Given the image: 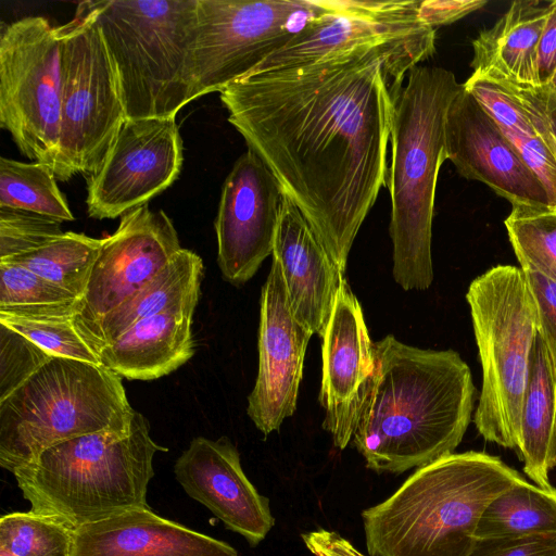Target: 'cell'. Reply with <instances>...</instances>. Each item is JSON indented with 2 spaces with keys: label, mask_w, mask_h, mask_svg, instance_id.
Wrapping results in <instances>:
<instances>
[{
  "label": "cell",
  "mask_w": 556,
  "mask_h": 556,
  "mask_svg": "<svg viewBox=\"0 0 556 556\" xmlns=\"http://www.w3.org/2000/svg\"><path fill=\"white\" fill-rule=\"evenodd\" d=\"M430 56L401 46H365L252 74L219 92L228 122L343 274L387 187L395 99L408 73Z\"/></svg>",
  "instance_id": "1"
},
{
  "label": "cell",
  "mask_w": 556,
  "mask_h": 556,
  "mask_svg": "<svg viewBox=\"0 0 556 556\" xmlns=\"http://www.w3.org/2000/svg\"><path fill=\"white\" fill-rule=\"evenodd\" d=\"M374 359L352 438L367 468L401 473L453 454L475 400L460 355L410 346L389 334L374 342Z\"/></svg>",
  "instance_id": "2"
},
{
  "label": "cell",
  "mask_w": 556,
  "mask_h": 556,
  "mask_svg": "<svg viewBox=\"0 0 556 556\" xmlns=\"http://www.w3.org/2000/svg\"><path fill=\"white\" fill-rule=\"evenodd\" d=\"M523 478L501 458L453 453L419 467L386 501L362 513L370 556H468L479 520Z\"/></svg>",
  "instance_id": "3"
},
{
  "label": "cell",
  "mask_w": 556,
  "mask_h": 556,
  "mask_svg": "<svg viewBox=\"0 0 556 556\" xmlns=\"http://www.w3.org/2000/svg\"><path fill=\"white\" fill-rule=\"evenodd\" d=\"M453 72L416 66L394 102L389 232L393 243V277L404 290H426L433 280L432 218L437 180L446 157L445 118L462 91Z\"/></svg>",
  "instance_id": "4"
},
{
  "label": "cell",
  "mask_w": 556,
  "mask_h": 556,
  "mask_svg": "<svg viewBox=\"0 0 556 556\" xmlns=\"http://www.w3.org/2000/svg\"><path fill=\"white\" fill-rule=\"evenodd\" d=\"M160 446L146 417L135 412L130 430L100 431L43 451L13 475L31 511L78 528L137 508L147 493Z\"/></svg>",
  "instance_id": "5"
},
{
  "label": "cell",
  "mask_w": 556,
  "mask_h": 556,
  "mask_svg": "<svg viewBox=\"0 0 556 556\" xmlns=\"http://www.w3.org/2000/svg\"><path fill=\"white\" fill-rule=\"evenodd\" d=\"M135 412L110 368L52 357L0 401V465L13 473L70 439L128 432Z\"/></svg>",
  "instance_id": "6"
},
{
  "label": "cell",
  "mask_w": 556,
  "mask_h": 556,
  "mask_svg": "<svg viewBox=\"0 0 556 556\" xmlns=\"http://www.w3.org/2000/svg\"><path fill=\"white\" fill-rule=\"evenodd\" d=\"M126 119L176 117L192 99L197 0L92 1Z\"/></svg>",
  "instance_id": "7"
},
{
  "label": "cell",
  "mask_w": 556,
  "mask_h": 556,
  "mask_svg": "<svg viewBox=\"0 0 556 556\" xmlns=\"http://www.w3.org/2000/svg\"><path fill=\"white\" fill-rule=\"evenodd\" d=\"M482 366L475 425L489 442L516 451L535 338L536 307L520 267L497 265L466 294Z\"/></svg>",
  "instance_id": "8"
},
{
  "label": "cell",
  "mask_w": 556,
  "mask_h": 556,
  "mask_svg": "<svg viewBox=\"0 0 556 556\" xmlns=\"http://www.w3.org/2000/svg\"><path fill=\"white\" fill-rule=\"evenodd\" d=\"M61 41L60 149L66 179L93 174L126 121L115 68L92 1L58 26Z\"/></svg>",
  "instance_id": "9"
},
{
  "label": "cell",
  "mask_w": 556,
  "mask_h": 556,
  "mask_svg": "<svg viewBox=\"0 0 556 556\" xmlns=\"http://www.w3.org/2000/svg\"><path fill=\"white\" fill-rule=\"evenodd\" d=\"M61 41L58 27L26 16L0 35V125L22 154L67 181L62 165Z\"/></svg>",
  "instance_id": "10"
},
{
  "label": "cell",
  "mask_w": 556,
  "mask_h": 556,
  "mask_svg": "<svg viewBox=\"0 0 556 556\" xmlns=\"http://www.w3.org/2000/svg\"><path fill=\"white\" fill-rule=\"evenodd\" d=\"M325 11L321 0H197L192 99L251 75Z\"/></svg>",
  "instance_id": "11"
},
{
  "label": "cell",
  "mask_w": 556,
  "mask_h": 556,
  "mask_svg": "<svg viewBox=\"0 0 556 556\" xmlns=\"http://www.w3.org/2000/svg\"><path fill=\"white\" fill-rule=\"evenodd\" d=\"M184 143L176 117L126 119L88 177L87 213L111 219L148 204L179 176Z\"/></svg>",
  "instance_id": "12"
},
{
  "label": "cell",
  "mask_w": 556,
  "mask_h": 556,
  "mask_svg": "<svg viewBox=\"0 0 556 556\" xmlns=\"http://www.w3.org/2000/svg\"><path fill=\"white\" fill-rule=\"evenodd\" d=\"M321 2L326 11L252 74L309 64L365 46H401L430 55L435 51V29L420 20V1Z\"/></svg>",
  "instance_id": "13"
},
{
  "label": "cell",
  "mask_w": 556,
  "mask_h": 556,
  "mask_svg": "<svg viewBox=\"0 0 556 556\" xmlns=\"http://www.w3.org/2000/svg\"><path fill=\"white\" fill-rule=\"evenodd\" d=\"M180 249L176 228L164 211L154 212L144 204L121 216L116 230L103 238L83 298V309L74 319L85 339Z\"/></svg>",
  "instance_id": "14"
},
{
  "label": "cell",
  "mask_w": 556,
  "mask_h": 556,
  "mask_svg": "<svg viewBox=\"0 0 556 556\" xmlns=\"http://www.w3.org/2000/svg\"><path fill=\"white\" fill-rule=\"evenodd\" d=\"M283 197L277 179L253 151L238 157L224 181L214 222L217 264L227 282L245 283L273 254Z\"/></svg>",
  "instance_id": "15"
},
{
  "label": "cell",
  "mask_w": 556,
  "mask_h": 556,
  "mask_svg": "<svg viewBox=\"0 0 556 556\" xmlns=\"http://www.w3.org/2000/svg\"><path fill=\"white\" fill-rule=\"evenodd\" d=\"M312 334L293 316L279 263L273 258L261 294L258 372L247 407L249 417L265 435L277 431L295 410Z\"/></svg>",
  "instance_id": "16"
},
{
  "label": "cell",
  "mask_w": 556,
  "mask_h": 556,
  "mask_svg": "<svg viewBox=\"0 0 556 556\" xmlns=\"http://www.w3.org/2000/svg\"><path fill=\"white\" fill-rule=\"evenodd\" d=\"M320 338L323 428L344 450L352 441L375 363L362 306L345 278Z\"/></svg>",
  "instance_id": "17"
},
{
  "label": "cell",
  "mask_w": 556,
  "mask_h": 556,
  "mask_svg": "<svg viewBox=\"0 0 556 556\" xmlns=\"http://www.w3.org/2000/svg\"><path fill=\"white\" fill-rule=\"evenodd\" d=\"M445 150L460 176L485 184L511 205L551 206L540 179L465 86L447 110Z\"/></svg>",
  "instance_id": "18"
},
{
  "label": "cell",
  "mask_w": 556,
  "mask_h": 556,
  "mask_svg": "<svg viewBox=\"0 0 556 556\" xmlns=\"http://www.w3.org/2000/svg\"><path fill=\"white\" fill-rule=\"evenodd\" d=\"M174 475L191 498L252 546L263 541L275 525L268 498L250 482L238 450L226 437L192 439L177 458Z\"/></svg>",
  "instance_id": "19"
},
{
  "label": "cell",
  "mask_w": 556,
  "mask_h": 556,
  "mask_svg": "<svg viewBox=\"0 0 556 556\" xmlns=\"http://www.w3.org/2000/svg\"><path fill=\"white\" fill-rule=\"evenodd\" d=\"M271 255L279 263L293 316L320 337L344 276L308 222L286 195L279 210Z\"/></svg>",
  "instance_id": "20"
},
{
  "label": "cell",
  "mask_w": 556,
  "mask_h": 556,
  "mask_svg": "<svg viewBox=\"0 0 556 556\" xmlns=\"http://www.w3.org/2000/svg\"><path fill=\"white\" fill-rule=\"evenodd\" d=\"M72 556H239L229 544L165 519L150 507L86 525Z\"/></svg>",
  "instance_id": "21"
},
{
  "label": "cell",
  "mask_w": 556,
  "mask_h": 556,
  "mask_svg": "<svg viewBox=\"0 0 556 556\" xmlns=\"http://www.w3.org/2000/svg\"><path fill=\"white\" fill-rule=\"evenodd\" d=\"M551 1H514L472 41L470 76L526 92L541 89L536 49Z\"/></svg>",
  "instance_id": "22"
},
{
  "label": "cell",
  "mask_w": 556,
  "mask_h": 556,
  "mask_svg": "<svg viewBox=\"0 0 556 556\" xmlns=\"http://www.w3.org/2000/svg\"><path fill=\"white\" fill-rule=\"evenodd\" d=\"M465 88L494 118L556 207V132L536 92L519 91L469 76Z\"/></svg>",
  "instance_id": "23"
},
{
  "label": "cell",
  "mask_w": 556,
  "mask_h": 556,
  "mask_svg": "<svg viewBox=\"0 0 556 556\" xmlns=\"http://www.w3.org/2000/svg\"><path fill=\"white\" fill-rule=\"evenodd\" d=\"M193 313L173 309L135 323L98 350L100 363L128 380H154L175 371L195 352Z\"/></svg>",
  "instance_id": "24"
},
{
  "label": "cell",
  "mask_w": 556,
  "mask_h": 556,
  "mask_svg": "<svg viewBox=\"0 0 556 556\" xmlns=\"http://www.w3.org/2000/svg\"><path fill=\"white\" fill-rule=\"evenodd\" d=\"M202 274V258L181 248L152 279L101 319L88 343L98 353L143 318L173 309H195Z\"/></svg>",
  "instance_id": "25"
},
{
  "label": "cell",
  "mask_w": 556,
  "mask_h": 556,
  "mask_svg": "<svg viewBox=\"0 0 556 556\" xmlns=\"http://www.w3.org/2000/svg\"><path fill=\"white\" fill-rule=\"evenodd\" d=\"M518 457L525 473L553 491L549 471L556 467V370L538 332L519 424Z\"/></svg>",
  "instance_id": "26"
},
{
  "label": "cell",
  "mask_w": 556,
  "mask_h": 556,
  "mask_svg": "<svg viewBox=\"0 0 556 556\" xmlns=\"http://www.w3.org/2000/svg\"><path fill=\"white\" fill-rule=\"evenodd\" d=\"M546 533H556V489L547 491L523 479L489 504L479 520L476 538Z\"/></svg>",
  "instance_id": "27"
},
{
  "label": "cell",
  "mask_w": 556,
  "mask_h": 556,
  "mask_svg": "<svg viewBox=\"0 0 556 556\" xmlns=\"http://www.w3.org/2000/svg\"><path fill=\"white\" fill-rule=\"evenodd\" d=\"M102 241L66 231L29 253L0 262L21 265L83 299Z\"/></svg>",
  "instance_id": "28"
},
{
  "label": "cell",
  "mask_w": 556,
  "mask_h": 556,
  "mask_svg": "<svg viewBox=\"0 0 556 556\" xmlns=\"http://www.w3.org/2000/svg\"><path fill=\"white\" fill-rule=\"evenodd\" d=\"M54 172L39 162L0 157V208H14L60 223L74 219Z\"/></svg>",
  "instance_id": "29"
},
{
  "label": "cell",
  "mask_w": 556,
  "mask_h": 556,
  "mask_svg": "<svg viewBox=\"0 0 556 556\" xmlns=\"http://www.w3.org/2000/svg\"><path fill=\"white\" fill-rule=\"evenodd\" d=\"M83 299L13 263L0 262V313L76 318Z\"/></svg>",
  "instance_id": "30"
},
{
  "label": "cell",
  "mask_w": 556,
  "mask_h": 556,
  "mask_svg": "<svg viewBox=\"0 0 556 556\" xmlns=\"http://www.w3.org/2000/svg\"><path fill=\"white\" fill-rule=\"evenodd\" d=\"M505 219L520 267L556 281V207L513 204Z\"/></svg>",
  "instance_id": "31"
},
{
  "label": "cell",
  "mask_w": 556,
  "mask_h": 556,
  "mask_svg": "<svg viewBox=\"0 0 556 556\" xmlns=\"http://www.w3.org/2000/svg\"><path fill=\"white\" fill-rule=\"evenodd\" d=\"M75 530L28 511L0 518V549L12 556H72Z\"/></svg>",
  "instance_id": "32"
},
{
  "label": "cell",
  "mask_w": 556,
  "mask_h": 556,
  "mask_svg": "<svg viewBox=\"0 0 556 556\" xmlns=\"http://www.w3.org/2000/svg\"><path fill=\"white\" fill-rule=\"evenodd\" d=\"M75 318L0 313V324L21 333L53 357L99 364V355L77 329Z\"/></svg>",
  "instance_id": "33"
},
{
  "label": "cell",
  "mask_w": 556,
  "mask_h": 556,
  "mask_svg": "<svg viewBox=\"0 0 556 556\" xmlns=\"http://www.w3.org/2000/svg\"><path fill=\"white\" fill-rule=\"evenodd\" d=\"M61 223L30 212L0 208V261L29 253L62 235Z\"/></svg>",
  "instance_id": "34"
},
{
  "label": "cell",
  "mask_w": 556,
  "mask_h": 556,
  "mask_svg": "<svg viewBox=\"0 0 556 556\" xmlns=\"http://www.w3.org/2000/svg\"><path fill=\"white\" fill-rule=\"evenodd\" d=\"M52 357L21 333L0 324V401Z\"/></svg>",
  "instance_id": "35"
},
{
  "label": "cell",
  "mask_w": 556,
  "mask_h": 556,
  "mask_svg": "<svg viewBox=\"0 0 556 556\" xmlns=\"http://www.w3.org/2000/svg\"><path fill=\"white\" fill-rule=\"evenodd\" d=\"M536 307L538 330L556 370V281L529 267H520Z\"/></svg>",
  "instance_id": "36"
},
{
  "label": "cell",
  "mask_w": 556,
  "mask_h": 556,
  "mask_svg": "<svg viewBox=\"0 0 556 556\" xmlns=\"http://www.w3.org/2000/svg\"><path fill=\"white\" fill-rule=\"evenodd\" d=\"M468 556H556V533L477 539Z\"/></svg>",
  "instance_id": "37"
},
{
  "label": "cell",
  "mask_w": 556,
  "mask_h": 556,
  "mask_svg": "<svg viewBox=\"0 0 556 556\" xmlns=\"http://www.w3.org/2000/svg\"><path fill=\"white\" fill-rule=\"evenodd\" d=\"M485 0H424L419 3L420 20L433 27L451 24L483 8Z\"/></svg>",
  "instance_id": "38"
},
{
  "label": "cell",
  "mask_w": 556,
  "mask_h": 556,
  "mask_svg": "<svg viewBox=\"0 0 556 556\" xmlns=\"http://www.w3.org/2000/svg\"><path fill=\"white\" fill-rule=\"evenodd\" d=\"M556 71V0L551 1L536 49V73L541 88Z\"/></svg>",
  "instance_id": "39"
},
{
  "label": "cell",
  "mask_w": 556,
  "mask_h": 556,
  "mask_svg": "<svg viewBox=\"0 0 556 556\" xmlns=\"http://www.w3.org/2000/svg\"><path fill=\"white\" fill-rule=\"evenodd\" d=\"M302 539L314 556H367L334 531L318 529L303 533Z\"/></svg>",
  "instance_id": "40"
},
{
  "label": "cell",
  "mask_w": 556,
  "mask_h": 556,
  "mask_svg": "<svg viewBox=\"0 0 556 556\" xmlns=\"http://www.w3.org/2000/svg\"><path fill=\"white\" fill-rule=\"evenodd\" d=\"M536 94L544 103L547 113L553 114L556 111V71L549 81Z\"/></svg>",
  "instance_id": "41"
},
{
  "label": "cell",
  "mask_w": 556,
  "mask_h": 556,
  "mask_svg": "<svg viewBox=\"0 0 556 556\" xmlns=\"http://www.w3.org/2000/svg\"><path fill=\"white\" fill-rule=\"evenodd\" d=\"M551 117H552L553 126H554V129L556 132V111L553 114H551Z\"/></svg>",
  "instance_id": "42"
},
{
  "label": "cell",
  "mask_w": 556,
  "mask_h": 556,
  "mask_svg": "<svg viewBox=\"0 0 556 556\" xmlns=\"http://www.w3.org/2000/svg\"><path fill=\"white\" fill-rule=\"evenodd\" d=\"M0 556H12V555H10V554H8L7 552H4V551L0 549Z\"/></svg>",
  "instance_id": "43"
}]
</instances>
